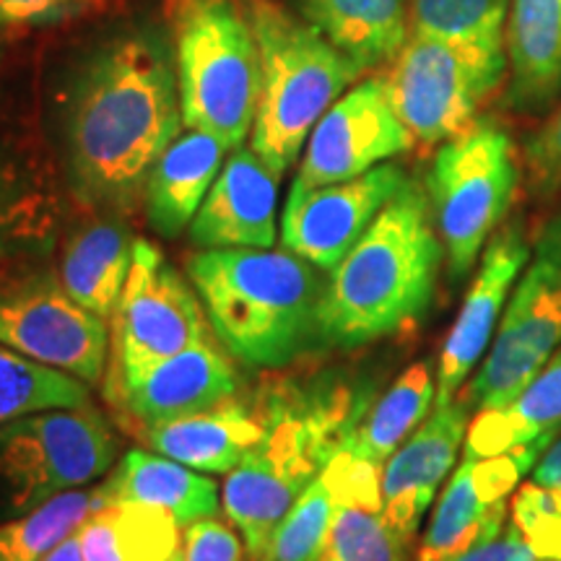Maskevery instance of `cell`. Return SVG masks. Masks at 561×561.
I'll list each match as a JSON object with an SVG mask.
<instances>
[{
	"mask_svg": "<svg viewBox=\"0 0 561 561\" xmlns=\"http://www.w3.org/2000/svg\"><path fill=\"white\" fill-rule=\"evenodd\" d=\"M182 102L172 47L125 32L83 60L62 104V174L81 208L128 216L180 136Z\"/></svg>",
	"mask_w": 561,
	"mask_h": 561,
	"instance_id": "obj_1",
	"label": "cell"
},
{
	"mask_svg": "<svg viewBox=\"0 0 561 561\" xmlns=\"http://www.w3.org/2000/svg\"><path fill=\"white\" fill-rule=\"evenodd\" d=\"M442 257L430 195L409 180L325 278L318 341L359 348L424 318Z\"/></svg>",
	"mask_w": 561,
	"mask_h": 561,
	"instance_id": "obj_2",
	"label": "cell"
},
{
	"mask_svg": "<svg viewBox=\"0 0 561 561\" xmlns=\"http://www.w3.org/2000/svg\"><path fill=\"white\" fill-rule=\"evenodd\" d=\"M320 268L289 250L216 248L187 261L216 339L250 367L278 369L318 339Z\"/></svg>",
	"mask_w": 561,
	"mask_h": 561,
	"instance_id": "obj_3",
	"label": "cell"
},
{
	"mask_svg": "<svg viewBox=\"0 0 561 561\" xmlns=\"http://www.w3.org/2000/svg\"><path fill=\"white\" fill-rule=\"evenodd\" d=\"M364 403L346 385L284 388L268 396V430L227 473L221 507L242 533L252 561H268L276 528L301 491L339 455L362 421Z\"/></svg>",
	"mask_w": 561,
	"mask_h": 561,
	"instance_id": "obj_4",
	"label": "cell"
},
{
	"mask_svg": "<svg viewBox=\"0 0 561 561\" xmlns=\"http://www.w3.org/2000/svg\"><path fill=\"white\" fill-rule=\"evenodd\" d=\"M248 9L261 50V100L250 146L280 178L320 117L364 73L276 0H250Z\"/></svg>",
	"mask_w": 561,
	"mask_h": 561,
	"instance_id": "obj_5",
	"label": "cell"
},
{
	"mask_svg": "<svg viewBox=\"0 0 561 561\" xmlns=\"http://www.w3.org/2000/svg\"><path fill=\"white\" fill-rule=\"evenodd\" d=\"M182 123L227 149L252 133L261 100V50L242 0H164Z\"/></svg>",
	"mask_w": 561,
	"mask_h": 561,
	"instance_id": "obj_6",
	"label": "cell"
},
{
	"mask_svg": "<svg viewBox=\"0 0 561 561\" xmlns=\"http://www.w3.org/2000/svg\"><path fill=\"white\" fill-rule=\"evenodd\" d=\"M520 167L507 130L476 121L445 140L430 172L434 229L453 284L466 280L515 201Z\"/></svg>",
	"mask_w": 561,
	"mask_h": 561,
	"instance_id": "obj_7",
	"label": "cell"
},
{
	"mask_svg": "<svg viewBox=\"0 0 561 561\" xmlns=\"http://www.w3.org/2000/svg\"><path fill=\"white\" fill-rule=\"evenodd\" d=\"M507 70L504 45L411 34L385 83L416 144H445L471 128Z\"/></svg>",
	"mask_w": 561,
	"mask_h": 561,
	"instance_id": "obj_8",
	"label": "cell"
},
{
	"mask_svg": "<svg viewBox=\"0 0 561 561\" xmlns=\"http://www.w3.org/2000/svg\"><path fill=\"white\" fill-rule=\"evenodd\" d=\"M117 442L96 409L42 411L0 424V523L115 468Z\"/></svg>",
	"mask_w": 561,
	"mask_h": 561,
	"instance_id": "obj_9",
	"label": "cell"
},
{
	"mask_svg": "<svg viewBox=\"0 0 561 561\" xmlns=\"http://www.w3.org/2000/svg\"><path fill=\"white\" fill-rule=\"evenodd\" d=\"M561 346V214L543 224L510 294L500 328L468 385L471 409H502L528 388Z\"/></svg>",
	"mask_w": 561,
	"mask_h": 561,
	"instance_id": "obj_10",
	"label": "cell"
},
{
	"mask_svg": "<svg viewBox=\"0 0 561 561\" xmlns=\"http://www.w3.org/2000/svg\"><path fill=\"white\" fill-rule=\"evenodd\" d=\"M0 343L96 385L107 371L110 320L70 297L55 261L45 257L0 273Z\"/></svg>",
	"mask_w": 561,
	"mask_h": 561,
	"instance_id": "obj_11",
	"label": "cell"
},
{
	"mask_svg": "<svg viewBox=\"0 0 561 561\" xmlns=\"http://www.w3.org/2000/svg\"><path fill=\"white\" fill-rule=\"evenodd\" d=\"M206 339L198 291L157 244L136 237L128 280L112 318V388Z\"/></svg>",
	"mask_w": 561,
	"mask_h": 561,
	"instance_id": "obj_12",
	"label": "cell"
},
{
	"mask_svg": "<svg viewBox=\"0 0 561 561\" xmlns=\"http://www.w3.org/2000/svg\"><path fill=\"white\" fill-rule=\"evenodd\" d=\"M416 144L392 107L385 76H369L333 102L307 138L291 187H322L375 170Z\"/></svg>",
	"mask_w": 561,
	"mask_h": 561,
	"instance_id": "obj_13",
	"label": "cell"
},
{
	"mask_svg": "<svg viewBox=\"0 0 561 561\" xmlns=\"http://www.w3.org/2000/svg\"><path fill=\"white\" fill-rule=\"evenodd\" d=\"M551 439H536L481 460L462 458L434 507L416 561H455L496 536L510 520L507 496L541 460Z\"/></svg>",
	"mask_w": 561,
	"mask_h": 561,
	"instance_id": "obj_14",
	"label": "cell"
},
{
	"mask_svg": "<svg viewBox=\"0 0 561 561\" xmlns=\"http://www.w3.org/2000/svg\"><path fill=\"white\" fill-rule=\"evenodd\" d=\"M405 182L401 167L385 161L346 182L307 191L291 187L280 219V244L331 273Z\"/></svg>",
	"mask_w": 561,
	"mask_h": 561,
	"instance_id": "obj_15",
	"label": "cell"
},
{
	"mask_svg": "<svg viewBox=\"0 0 561 561\" xmlns=\"http://www.w3.org/2000/svg\"><path fill=\"white\" fill-rule=\"evenodd\" d=\"M66 195L58 167L32 133L0 128V273L58 250Z\"/></svg>",
	"mask_w": 561,
	"mask_h": 561,
	"instance_id": "obj_16",
	"label": "cell"
},
{
	"mask_svg": "<svg viewBox=\"0 0 561 561\" xmlns=\"http://www.w3.org/2000/svg\"><path fill=\"white\" fill-rule=\"evenodd\" d=\"M528 261L530 244L520 219H512L507 227L494 231V237L481 252L471 289L462 299L455 325L447 333L445 346H442L434 405L453 403L462 382L483 362L486 348L494 341V331L500 328L512 286L520 278Z\"/></svg>",
	"mask_w": 561,
	"mask_h": 561,
	"instance_id": "obj_17",
	"label": "cell"
},
{
	"mask_svg": "<svg viewBox=\"0 0 561 561\" xmlns=\"http://www.w3.org/2000/svg\"><path fill=\"white\" fill-rule=\"evenodd\" d=\"M471 411L462 398L437 405L382 468V512L403 541L416 536L426 510L450 476L460 447L466 445Z\"/></svg>",
	"mask_w": 561,
	"mask_h": 561,
	"instance_id": "obj_18",
	"label": "cell"
},
{
	"mask_svg": "<svg viewBox=\"0 0 561 561\" xmlns=\"http://www.w3.org/2000/svg\"><path fill=\"white\" fill-rule=\"evenodd\" d=\"M278 180L252 146L234 149L195 214L191 242L201 250L273 248L278 234Z\"/></svg>",
	"mask_w": 561,
	"mask_h": 561,
	"instance_id": "obj_19",
	"label": "cell"
},
{
	"mask_svg": "<svg viewBox=\"0 0 561 561\" xmlns=\"http://www.w3.org/2000/svg\"><path fill=\"white\" fill-rule=\"evenodd\" d=\"M237 385L240 380L231 362L214 341L206 339L151 364L110 392L121 398L130 416L144 421L149 430L229 401L237 396Z\"/></svg>",
	"mask_w": 561,
	"mask_h": 561,
	"instance_id": "obj_20",
	"label": "cell"
},
{
	"mask_svg": "<svg viewBox=\"0 0 561 561\" xmlns=\"http://www.w3.org/2000/svg\"><path fill=\"white\" fill-rule=\"evenodd\" d=\"M133 244L136 237L125 216L87 208V216L62 231L58 242L55 268L70 297L104 320L115 318L133 265Z\"/></svg>",
	"mask_w": 561,
	"mask_h": 561,
	"instance_id": "obj_21",
	"label": "cell"
},
{
	"mask_svg": "<svg viewBox=\"0 0 561 561\" xmlns=\"http://www.w3.org/2000/svg\"><path fill=\"white\" fill-rule=\"evenodd\" d=\"M268 430V396L244 403L229 398L214 409L172 419L146 430L153 453L191 466L201 473L234 471Z\"/></svg>",
	"mask_w": 561,
	"mask_h": 561,
	"instance_id": "obj_22",
	"label": "cell"
},
{
	"mask_svg": "<svg viewBox=\"0 0 561 561\" xmlns=\"http://www.w3.org/2000/svg\"><path fill=\"white\" fill-rule=\"evenodd\" d=\"M339 507L318 561H405V546L382 512V468L348 453L328 462Z\"/></svg>",
	"mask_w": 561,
	"mask_h": 561,
	"instance_id": "obj_23",
	"label": "cell"
},
{
	"mask_svg": "<svg viewBox=\"0 0 561 561\" xmlns=\"http://www.w3.org/2000/svg\"><path fill=\"white\" fill-rule=\"evenodd\" d=\"M227 146L206 130L187 128L167 146L146 182L144 208L151 229L174 240L191 227L219 178Z\"/></svg>",
	"mask_w": 561,
	"mask_h": 561,
	"instance_id": "obj_24",
	"label": "cell"
},
{
	"mask_svg": "<svg viewBox=\"0 0 561 561\" xmlns=\"http://www.w3.org/2000/svg\"><path fill=\"white\" fill-rule=\"evenodd\" d=\"M110 504H140L164 510L182 528L219 515V486L191 466L144 450H130L102 483Z\"/></svg>",
	"mask_w": 561,
	"mask_h": 561,
	"instance_id": "obj_25",
	"label": "cell"
},
{
	"mask_svg": "<svg viewBox=\"0 0 561 561\" xmlns=\"http://www.w3.org/2000/svg\"><path fill=\"white\" fill-rule=\"evenodd\" d=\"M301 16L362 73L392 62L411 37L409 0H299Z\"/></svg>",
	"mask_w": 561,
	"mask_h": 561,
	"instance_id": "obj_26",
	"label": "cell"
},
{
	"mask_svg": "<svg viewBox=\"0 0 561 561\" xmlns=\"http://www.w3.org/2000/svg\"><path fill=\"white\" fill-rule=\"evenodd\" d=\"M510 104L538 112L561 94V0H512Z\"/></svg>",
	"mask_w": 561,
	"mask_h": 561,
	"instance_id": "obj_27",
	"label": "cell"
},
{
	"mask_svg": "<svg viewBox=\"0 0 561 561\" xmlns=\"http://www.w3.org/2000/svg\"><path fill=\"white\" fill-rule=\"evenodd\" d=\"M561 430V351L538 371L515 401L479 411L466 434L462 458H491L553 437Z\"/></svg>",
	"mask_w": 561,
	"mask_h": 561,
	"instance_id": "obj_28",
	"label": "cell"
},
{
	"mask_svg": "<svg viewBox=\"0 0 561 561\" xmlns=\"http://www.w3.org/2000/svg\"><path fill=\"white\" fill-rule=\"evenodd\" d=\"M434 396H437V371L432 369V364H411L354 426L346 450L382 468V462H388L390 455L430 416Z\"/></svg>",
	"mask_w": 561,
	"mask_h": 561,
	"instance_id": "obj_29",
	"label": "cell"
},
{
	"mask_svg": "<svg viewBox=\"0 0 561 561\" xmlns=\"http://www.w3.org/2000/svg\"><path fill=\"white\" fill-rule=\"evenodd\" d=\"M107 504L102 486L68 489L26 515L0 523V561H39Z\"/></svg>",
	"mask_w": 561,
	"mask_h": 561,
	"instance_id": "obj_30",
	"label": "cell"
},
{
	"mask_svg": "<svg viewBox=\"0 0 561 561\" xmlns=\"http://www.w3.org/2000/svg\"><path fill=\"white\" fill-rule=\"evenodd\" d=\"M89 385L0 343V424L42 411L87 409Z\"/></svg>",
	"mask_w": 561,
	"mask_h": 561,
	"instance_id": "obj_31",
	"label": "cell"
},
{
	"mask_svg": "<svg viewBox=\"0 0 561 561\" xmlns=\"http://www.w3.org/2000/svg\"><path fill=\"white\" fill-rule=\"evenodd\" d=\"M510 0H409L411 34L504 45Z\"/></svg>",
	"mask_w": 561,
	"mask_h": 561,
	"instance_id": "obj_32",
	"label": "cell"
},
{
	"mask_svg": "<svg viewBox=\"0 0 561 561\" xmlns=\"http://www.w3.org/2000/svg\"><path fill=\"white\" fill-rule=\"evenodd\" d=\"M335 507H339V494H335L331 468L325 466L318 479L301 491L289 515L280 520L268 561H318L331 533Z\"/></svg>",
	"mask_w": 561,
	"mask_h": 561,
	"instance_id": "obj_33",
	"label": "cell"
},
{
	"mask_svg": "<svg viewBox=\"0 0 561 561\" xmlns=\"http://www.w3.org/2000/svg\"><path fill=\"white\" fill-rule=\"evenodd\" d=\"M125 561H167L180 543V523L170 512L140 504H110Z\"/></svg>",
	"mask_w": 561,
	"mask_h": 561,
	"instance_id": "obj_34",
	"label": "cell"
},
{
	"mask_svg": "<svg viewBox=\"0 0 561 561\" xmlns=\"http://www.w3.org/2000/svg\"><path fill=\"white\" fill-rule=\"evenodd\" d=\"M512 520L546 561H561V486L525 483L512 500Z\"/></svg>",
	"mask_w": 561,
	"mask_h": 561,
	"instance_id": "obj_35",
	"label": "cell"
},
{
	"mask_svg": "<svg viewBox=\"0 0 561 561\" xmlns=\"http://www.w3.org/2000/svg\"><path fill=\"white\" fill-rule=\"evenodd\" d=\"M244 551L237 528L214 515L185 525L178 549L167 561H242Z\"/></svg>",
	"mask_w": 561,
	"mask_h": 561,
	"instance_id": "obj_36",
	"label": "cell"
},
{
	"mask_svg": "<svg viewBox=\"0 0 561 561\" xmlns=\"http://www.w3.org/2000/svg\"><path fill=\"white\" fill-rule=\"evenodd\" d=\"M530 191L538 198H551L561 191V110L525 146Z\"/></svg>",
	"mask_w": 561,
	"mask_h": 561,
	"instance_id": "obj_37",
	"label": "cell"
},
{
	"mask_svg": "<svg viewBox=\"0 0 561 561\" xmlns=\"http://www.w3.org/2000/svg\"><path fill=\"white\" fill-rule=\"evenodd\" d=\"M455 561H546L533 551V546L525 541V536L517 528L515 520H507V525L491 536L489 541L473 546L471 551L462 553L460 559Z\"/></svg>",
	"mask_w": 561,
	"mask_h": 561,
	"instance_id": "obj_38",
	"label": "cell"
},
{
	"mask_svg": "<svg viewBox=\"0 0 561 561\" xmlns=\"http://www.w3.org/2000/svg\"><path fill=\"white\" fill-rule=\"evenodd\" d=\"M83 559L87 561H125L121 543H117L115 520L110 504L89 517L79 530Z\"/></svg>",
	"mask_w": 561,
	"mask_h": 561,
	"instance_id": "obj_39",
	"label": "cell"
},
{
	"mask_svg": "<svg viewBox=\"0 0 561 561\" xmlns=\"http://www.w3.org/2000/svg\"><path fill=\"white\" fill-rule=\"evenodd\" d=\"M70 9L73 0H0V26L55 24Z\"/></svg>",
	"mask_w": 561,
	"mask_h": 561,
	"instance_id": "obj_40",
	"label": "cell"
},
{
	"mask_svg": "<svg viewBox=\"0 0 561 561\" xmlns=\"http://www.w3.org/2000/svg\"><path fill=\"white\" fill-rule=\"evenodd\" d=\"M530 481L538 486H561V439L546 447L541 460L533 466Z\"/></svg>",
	"mask_w": 561,
	"mask_h": 561,
	"instance_id": "obj_41",
	"label": "cell"
},
{
	"mask_svg": "<svg viewBox=\"0 0 561 561\" xmlns=\"http://www.w3.org/2000/svg\"><path fill=\"white\" fill-rule=\"evenodd\" d=\"M39 561H87L83 559L79 533H73V536L66 538L60 546H55V549L47 553V557H42Z\"/></svg>",
	"mask_w": 561,
	"mask_h": 561,
	"instance_id": "obj_42",
	"label": "cell"
},
{
	"mask_svg": "<svg viewBox=\"0 0 561 561\" xmlns=\"http://www.w3.org/2000/svg\"><path fill=\"white\" fill-rule=\"evenodd\" d=\"M3 53H5V47H3V42H0V62H3Z\"/></svg>",
	"mask_w": 561,
	"mask_h": 561,
	"instance_id": "obj_43",
	"label": "cell"
}]
</instances>
